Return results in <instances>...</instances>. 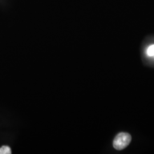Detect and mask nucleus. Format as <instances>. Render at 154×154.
Here are the masks:
<instances>
[{
    "mask_svg": "<svg viewBox=\"0 0 154 154\" xmlns=\"http://www.w3.org/2000/svg\"><path fill=\"white\" fill-rule=\"evenodd\" d=\"M131 136L127 132H121L114 138L113 147L117 150H122L127 147L131 141Z\"/></svg>",
    "mask_w": 154,
    "mask_h": 154,
    "instance_id": "1",
    "label": "nucleus"
},
{
    "mask_svg": "<svg viewBox=\"0 0 154 154\" xmlns=\"http://www.w3.org/2000/svg\"><path fill=\"white\" fill-rule=\"evenodd\" d=\"M11 154V149L8 146H2L0 148V154Z\"/></svg>",
    "mask_w": 154,
    "mask_h": 154,
    "instance_id": "2",
    "label": "nucleus"
},
{
    "mask_svg": "<svg viewBox=\"0 0 154 154\" xmlns=\"http://www.w3.org/2000/svg\"><path fill=\"white\" fill-rule=\"evenodd\" d=\"M147 54L149 56H154V45L150 46L147 49Z\"/></svg>",
    "mask_w": 154,
    "mask_h": 154,
    "instance_id": "3",
    "label": "nucleus"
}]
</instances>
